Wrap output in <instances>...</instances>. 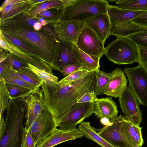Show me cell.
I'll return each mask as SVG.
<instances>
[{
	"label": "cell",
	"mask_w": 147,
	"mask_h": 147,
	"mask_svg": "<svg viewBox=\"0 0 147 147\" xmlns=\"http://www.w3.org/2000/svg\"><path fill=\"white\" fill-rule=\"evenodd\" d=\"M0 31L18 38L34 49L38 56L52 69L58 71L57 58L60 40L41 28L35 30L33 27L12 18L0 22Z\"/></svg>",
	"instance_id": "obj_1"
},
{
	"label": "cell",
	"mask_w": 147,
	"mask_h": 147,
	"mask_svg": "<svg viewBox=\"0 0 147 147\" xmlns=\"http://www.w3.org/2000/svg\"><path fill=\"white\" fill-rule=\"evenodd\" d=\"M95 71L90 72L68 83L49 84L43 82L41 87L45 105L57 121L77 103L84 94L94 91Z\"/></svg>",
	"instance_id": "obj_2"
},
{
	"label": "cell",
	"mask_w": 147,
	"mask_h": 147,
	"mask_svg": "<svg viewBox=\"0 0 147 147\" xmlns=\"http://www.w3.org/2000/svg\"><path fill=\"white\" fill-rule=\"evenodd\" d=\"M25 106L23 98L10 99L7 108L5 128L0 147H21Z\"/></svg>",
	"instance_id": "obj_3"
},
{
	"label": "cell",
	"mask_w": 147,
	"mask_h": 147,
	"mask_svg": "<svg viewBox=\"0 0 147 147\" xmlns=\"http://www.w3.org/2000/svg\"><path fill=\"white\" fill-rule=\"evenodd\" d=\"M109 5L105 0H76L65 7L59 21L85 22L99 14L107 13Z\"/></svg>",
	"instance_id": "obj_4"
},
{
	"label": "cell",
	"mask_w": 147,
	"mask_h": 147,
	"mask_svg": "<svg viewBox=\"0 0 147 147\" xmlns=\"http://www.w3.org/2000/svg\"><path fill=\"white\" fill-rule=\"evenodd\" d=\"M104 54L110 61L117 64L138 62L137 46L127 37H117L105 48Z\"/></svg>",
	"instance_id": "obj_5"
},
{
	"label": "cell",
	"mask_w": 147,
	"mask_h": 147,
	"mask_svg": "<svg viewBox=\"0 0 147 147\" xmlns=\"http://www.w3.org/2000/svg\"><path fill=\"white\" fill-rule=\"evenodd\" d=\"M125 118L120 115L103 128L98 134L115 147H138L129 136L124 125Z\"/></svg>",
	"instance_id": "obj_6"
},
{
	"label": "cell",
	"mask_w": 147,
	"mask_h": 147,
	"mask_svg": "<svg viewBox=\"0 0 147 147\" xmlns=\"http://www.w3.org/2000/svg\"><path fill=\"white\" fill-rule=\"evenodd\" d=\"M57 127L55 118L46 108L33 121L28 131L36 147L55 132L57 129Z\"/></svg>",
	"instance_id": "obj_7"
},
{
	"label": "cell",
	"mask_w": 147,
	"mask_h": 147,
	"mask_svg": "<svg viewBox=\"0 0 147 147\" xmlns=\"http://www.w3.org/2000/svg\"><path fill=\"white\" fill-rule=\"evenodd\" d=\"M123 72L129 80V87L140 104L147 107V70L139 64L133 67H125Z\"/></svg>",
	"instance_id": "obj_8"
},
{
	"label": "cell",
	"mask_w": 147,
	"mask_h": 147,
	"mask_svg": "<svg viewBox=\"0 0 147 147\" xmlns=\"http://www.w3.org/2000/svg\"><path fill=\"white\" fill-rule=\"evenodd\" d=\"M95 102L76 104L70 110L57 121L60 129H68L76 126L89 117L93 113Z\"/></svg>",
	"instance_id": "obj_9"
},
{
	"label": "cell",
	"mask_w": 147,
	"mask_h": 147,
	"mask_svg": "<svg viewBox=\"0 0 147 147\" xmlns=\"http://www.w3.org/2000/svg\"><path fill=\"white\" fill-rule=\"evenodd\" d=\"M121 109L125 118L136 126L139 127L142 121L140 103L129 87H127L119 98Z\"/></svg>",
	"instance_id": "obj_10"
},
{
	"label": "cell",
	"mask_w": 147,
	"mask_h": 147,
	"mask_svg": "<svg viewBox=\"0 0 147 147\" xmlns=\"http://www.w3.org/2000/svg\"><path fill=\"white\" fill-rule=\"evenodd\" d=\"M76 44L85 53L100 58L104 54V44L95 32L85 26L81 32Z\"/></svg>",
	"instance_id": "obj_11"
},
{
	"label": "cell",
	"mask_w": 147,
	"mask_h": 147,
	"mask_svg": "<svg viewBox=\"0 0 147 147\" xmlns=\"http://www.w3.org/2000/svg\"><path fill=\"white\" fill-rule=\"evenodd\" d=\"M23 98L26 112L24 129L28 130L33 121L41 111L46 108L43 91L41 89L34 91Z\"/></svg>",
	"instance_id": "obj_12"
},
{
	"label": "cell",
	"mask_w": 147,
	"mask_h": 147,
	"mask_svg": "<svg viewBox=\"0 0 147 147\" xmlns=\"http://www.w3.org/2000/svg\"><path fill=\"white\" fill-rule=\"evenodd\" d=\"M55 33L59 39L76 43L78 37L86 26L85 22L59 21L53 24Z\"/></svg>",
	"instance_id": "obj_13"
},
{
	"label": "cell",
	"mask_w": 147,
	"mask_h": 147,
	"mask_svg": "<svg viewBox=\"0 0 147 147\" xmlns=\"http://www.w3.org/2000/svg\"><path fill=\"white\" fill-rule=\"evenodd\" d=\"M60 40V49L57 58V67L59 69L66 65L78 64L79 49L76 43ZM80 65V64H79Z\"/></svg>",
	"instance_id": "obj_14"
},
{
	"label": "cell",
	"mask_w": 147,
	"mask_h": 147,
	"mask_svg": "<svg viewBox=\"0 0 147 147\" xmlns=\"http://www.w3.org/2000/svg\"><path fill=\"white\" fill-rule=\"evenodd\" d=\"M0 37V48L7 50L12 54L23 59L29 63L53 74L51 67L43 60L21 51L6 40L1 33Z\"/></svg>",
	"instance_id": "obj_15"
},
{
	"label": "cell",
	"mask_w": 147,
	"mask_h": 147,
	"mask_svg": "<svg viewBox=\"0 0 147 147\" xmlns=\"http://www.w3.org/2000/svg\"><path fill=\"white\" fill-rule=\"evenodd\" d=\"M83 136L82 133L76 127L68 129H57L36 147H53L61 143L82 138Z\"/></svg>",
	"instance_id": "obj_16"
},
{
	"label": "cell",
	"mask_w": 147,
	"mask_h": 147,
	"mask_svg": "<svg viewBox=\"0 0 147 147\" xmlns=\"http://www.w3.org/2000/svg\"><path fill=\"white\" fill-rule=\"evenodd\" d=\"M85 22L86 26L92 30L104 44L110 35L111 27L108 13L99 14Z\"/></svg>",
	"instance_id": "obj_17"
},
{
	"label": "cell",
	"mask_w": 147,
	"mask_h": 147,
	"mask_svg": "<svg viewBox=\"0 0 147 147\" xmlns=\"http://www.w3.org/2000/svg\"><path fill=\"white\" fill-rule=\"evenodd\" d=\"M111 73V78L102 94L119 98L127 87V80L121 68H117Z\"/></svg>",
	"instance_id": "obj_18"
},
{
	"label": "cell",
	"mask_w": 147,
	"mask_h": 147,
	"mask_svg": "<svg viewBox=\"0 0 147 147\" xmlns=\"http://www.w3.org/2000/svg\"><path fill=\"white\" fill-rule=\"evenodd\" d=\"M35 5L32 0H10L5 6L0 7V22L27 13Z\"/></svg>",
	"instance_id": "obj_19"
},
{
	"label": "cell",
	"mask_w": 147,
	"mask_h": 147,
	"mask_svg": "<svg viewBox=\"0 0 147 147\" xmlns=\"http://www.w3.org/2000/svg\"><path fill=\"white\" fill-rule=\"evenodd\" d=\"M118 111L115 101L109 97L98 98L95 102L93 113L100 119L111 120L117 117Z\"/></svg>",
	"instance_id": "obj_20"
},
{
	"label": "cell",
	"mask_w": 147,
	"mask_h": 147,
	"mask_svg": "<svg viewBox=\"0 0 147 147\" xmlns=\"http://www.w3.org/2000/svg\"><path fill=\"white\" fill-rule=\"evenodd\" d=\"M0 78L5 83H8L24 87L34 91L39 90L34 86L27 82L21 78L13 69L4 61L0 62Z\"/></svg>",
	"instance_id": "obj_21"
},
{
	"label": "cell",
	"mask_w": 147,
	"mask_h": 147,
	"mask_svg": "<svg viewBox=\"0 0 147 147\" xmlns=\"http://www.w3.org/2000/svg\"><path fill=\"white\" fill-rule=\"evenodd\" d=\"M146 11L130 10L121 9L117 6L109 5L107 13L111 24H113L131 21Z\"/></svg>",
	"instance_id": "obj_22"
},
{
	"label": "cell",
	"mask_w": 147,
	"mask_h": 147,
	"mask_svg": "<svg viewBox=\"0 0 147 147\" xmlns=\"http://www.w3.org/2000/svg\"><path fill=\"white\" fill-rule=\"evenodd\" d=\"M145 30L129 21L120 24H111L110 35L117 37L128 36Z\"/></svg>",
	"instance_id": "obj_23"
},
{
	"label": "cell",
	"mask_w": 147,
	"mask_h": 147,
	"mask_svg": "<svg viewBox=\"0 0 147 147\" xmlns=\"http://www.w3.org/2000/svg\"><path fill=\"white\" fill-rule=\"evenodd\" d=\"M79 129L84 136L95 142L101 147H115L99 135L89 122H82L79 125Z\"/></svg>",
	"instance_id": "obj_24"
},
{
	"label": "cell",
	"mask_w": 147,
	"mask_h": 147,
	"mask_svg": "<svg viewBox=\"0 0 147 147\" xmlns=\"http://www.w3.org/2000/svg\"><path fill=\"white\" fill-rule=\"evenodd\" d=\"M80 56L78 63L83 69L91 71H95L100 67L99 61L100 58L87 54L79 49Z\"/></svg>",
	"instance_id": "obj_25"
},
{
	"label": "cell",
	"mask_w": 147,
	"mask_h": 147,
	"mask_svg": "<svg viewBox=\"0 0 147 147\" xmlns=\"http://www.w3.org/2000/svg\"><path fill=\"white\" fill-rule=\"evenodd\" d=\"M114 2L121 8L134 11H147V0H118Z\"/></svg>",
	"instance_id": "obj_26"
},
{
	"label": "cell",
	"mask_w": 147,
	"mask_h": 147,
	"mask_svg": "<svg viewBox=\"0 0 147 147\" xmlns=\"http://www.w3.org/2000/svg\"><path fill=\"white\" fill-rule=\"evenodd\" d=\"M65 7V6H63L50 9L40 13L36 17L42 18L47 24H53L59 21Z\"/></svg>",
	"instance_id": "obj_27"
},
{
	"label": "cell",
	"mask_w": 147,
	"mask_h": 147,
	"mask_svg": "<svg viewBox=\"0 0 147 147\" xmlns=\"http://www.w3.org/2000/svg\"><path fill=\"white\" fill-rule=\"evenodd\" d=\"M28 67L16 71L18 75L27 82L40 89L44 82Z\"/></svg>",
	"instance_id": "obj_28"
},
{
	"label": "cell",
	"mask_w": 147,
	"mask_h": 147,
	"mask_svg": "<svg viewBox=\"0 0 147 147\" xmlns=\"http://www.w3.org/2000/svg\"><path fill=\"white\" fill-rule=\"evenodd\" d=\"M96 83L94 92L96 95L102 94L111 78V73H107L99 69L95 71Z\"/></svg>",
	"instance_id": "obj_29"
},
{
	"label": "cell",
	"mask_w": 147,
	"mask_h": 147,
	"mask_svg": "<svg viewBox=\"0 0 147 147\" xmlns=\"http://www.w3.org/2000/svg\"><path fill=\"white\" fill-rule=\"evenodd\" d=\"M64 6L62 0H47L46 1L34 5L26 13L36 17L40 13L45 10Z\"/></svg>",
	"instance_id": "obj_30"
},
{
	"label": "cell",
	"mask_w": 147,
	"mask_h": 147,
	"mask_svg": "<svg viewBox=\"0 0 147 147\" xmlns=\"http://www.w3.org/2000/svg\"><path fill=\"white\" fill-rule=\"evenodd\" d=\"M124 125L129 136L138 147L142 146L144 141L142 134V127H138L128 121L126 119Z\"/></svg>",
	"instance_id": "obj_31"
},
{
	"label": "cell",
	"mask_w": 147,
	"mask_h": 147,
	"mask_svg": "<svg viewBox=\"0 0 147 147\" xmlns=\"http://www.w3.org/2000/svg\"><path fill=\"white\" fill-rule=\"evenodd\" d=\"M5 84L11 99L24 98L35 91L26 87L16 84L8 83H5Z\"/></svg>",
	"instance_id": "obj_32"
},
{
	"label": "cell",
	"mask_w": 147,
	"mask_h": 147,
	"mask_svg": "<svg viewBox=\"0 0 147 147\" xmlns=\"http://www.w3.org/2000/svg\"><path fill=\"white\" fill-rule=\"evenodd\" d=\"M0 33L6 40L21 51L34 57L40 59L34 49L26 45L21 40L1 31H0Z\"/></svg>",
	"instance_id": "obj_33"
},
{
	"label": "cell",
	"mask_w": 147,
	"mask_h": 147,
	"mask_svg": "<svg viewBox=\"0 0 147 147\" xmlns=\"http://www.w3.org/2000/svg\"><path fill=\"white\" fill-rule=\"evenodd\" d=\"M28 67L38 76L44 82L51 84L57 83L59 82L58 77L53 74L30 63L28 64Z\"/></svg>",
	"instance_id": "obj_34"
},
{
	"label": "cell",
	"mask_w": 147,
	"mask_h": 147,
	"mask_svg": "<svg viewBox=\"0 0 147 147\" xmlns=\"http://www.w3.org/2000/svg\"><path fill=\"white\" fill-rule=\"evenodd\" d=\"M3 61L16 71L28 66V63L12 54L10 52L4 58Z\"/></svg>",
	"instance_id": "obj_35"
},
{
	"label": "cell",
	"mask_w": 147,
	"mask_h": 147,
	"mask_svg": "<svg viewBox=\"0 0 147 147\" xmlns=\"http://www.w3.org/2000/svg\"><path fill=\"white\" fill-rule=\"evenodd\" d=\"M11 99L10 96L4 80L0 78V117H3V112L7 108Z\"/></svg>",
	"instance_id": "obj_36"
},
{
	"label": "cell",
	"mask_w": 147,
	"mask_h": 147,
	"mask_svg": "<svg viewBox=\"0 0 147 147\" xmlns=\"http://www.w3.org/2000/svg\"><path fill=\"white\" fill-rule=\"evenodd\" d=\"M127 37L137 46L147 48V30H142Z\"/></svg>",
	"instance_id": "obj_37"
},
{
	"label": "cell",
	"mask_w": 147,
	"mask_h": 147,
	"mask_svg": "<svg viewBox=\"0 0 147 147\" xmlns=\"http://www.w3.org/2000/svg\"><path fill=\"white\" fill-rule=\"evenodd\" d=\"M91 71H92L83 69H78L62 79L58 82V83L59 84H65L68 83L80 78Z\"/></svg>",
	"instance_id": "obj_38"
},
{
	"label": "cell",
	"mask_w": 147,
	"mask_h": 147,
	"mask_svg": "<svg viewBox=\"0 0 147 147\" xmlns=\"http://www.w3.org/2000/svg\"><path fill=\"white\" fill-rule=\"evenodd\" d=\"M11 18L21 21L33 27L35 23L38 22V18L32 17L26 13L17 15Z\"/></svg>",
	"instance_id": "obj_39"
},
{
	"label": "cell",
	"mask_w": 147,
	"mask_h": 147,
	"mask_svg": "<svg viewBox=\"0 0 147 147\" xmlns=\"http://www.w3.org/2000/svg\"><path fill=\"white\" fill-rule=\"evenodd\" d=\"M21 147H36L33 138L28 130L24 128L22 135Z\"/></svg>",
	"instance_id": "obj_40"
},
{
	"label": "cell",
	"mask_w": 147,
	"mask_h": 147,
	"mask_svg": "<svg viewBox=\"0 0 147 147\" xmlns=\"http://www.w3.org/2000/svg\"><path fill=\"white\" fill-rule=\"evenodd\" d=\"M131 21L139 27L147 30V11Z\"/></svg>",
	"instance_id": "obj_41"
},
{
	"label": "cell",
	"mask_w": 147,
	"mask_h": 147,
	"mask_svg": "<svg viewBox=\"0 0 147 147\" xmlns=\"http://www.w3.org/2000/svg\"><path fill=\"white\" fill-rule=\"evenodd\" d=\"M137 46L139 64L147 70V48Z\"/></svg>",
	"instance_id": "obj_42"
},
{
	"label": "cell",
	"mask_w": 147,
	"mask_h": 147,
	"mask_svg": "<svg viewBox=\"0 0 147 147\" xmlns=\"http://www.w3.org/2000/svg\"><path fill=\"white\" fill-rule=\"evenodd\" d=\"M82 69H83L82 67L79 64H72L62 67L59 69V71L62 75L66 77L76 70Z\"/></svg>",
	"instance_id": "obj_43"
},
{
	"label": "cell",
	"mask_w": 147,
	"mask_h": 147,
	"mask_svg": "<svg viewBox=\"0 0 147 147\" xmlns=\"http://www.w3.org/2000/svg\"><path fill=\"white\" fill-rule=\"evenodd\" d=\"M98 98L94 91L87 92L82 95L78 100L77 103L83 102H94Z\"/></svg>",
	"instance_id": "obj_44"
},
{
	"label": "cell",
	"mask_w": 147,
	"mask_h": 147,
	"mask_svg": "<svg viewBox=\"0 0 147 147\" xmlns=\"http://www.w3.org/2000/svg\"><path fill=\"white\" fill-rule=\"evenodd\" d=\"M5 121L4 117L0 118V138L3 136L5 128Z\"/></svg>",
	"instance_id": "obj_45"
},
{
	"label": "cell",
	"mask_w": 147,
	"mask_h": 147,
	"mask_svg": "<svg viewBox=\"0 0 147 147\" xmlns=\"http://www.w3.org/2000/svg\"><path fill=\"white\" fill-rule=\"evenodd\" d=\"M63 5L65 7L69 6L74 4L76 0H62Z\"/></svg>",
	"instance_id": "obj_46"
},
{
	"label": "cell",
	"mask_w": 147,
	"mask_h": 147,
	"mask_svg": "<svg viewBox=\"0 0 147 147\" xmlns=\"http://www.w3.org/2000/svg\"><path fill=\"white\" fill-rule=\"evenodd\" d=\"M42 26L41 24L38 22H36L33 26L34 29L36 31H38L40 30Z\"/></svg>",
	"instance_id": "obj_47"
},
{
	"label": "cell",
	"mask_w": 147,
	"mask_h": 147,
	"mask_svg": "<svg viewBox=\"0 0 147 147\" xmlns=\"http://www.w3.org/2000/svg\"><path fill=\"white\" fill-rule=\"evenodd\" d=\"M100 121L102 124L105 125L109 123L110 122V120L106 118L101 119Z\"/></svg>",
	"instance_id": "obj_48"
},
{
	"label": "cell",
	"mask_w": 147,
	"mask_h": 147,
	"mask_svg": "<svg viewBox=\"0 0 147 147\" xmlns=\"http://www.w3.org/2000/svg\"><path fill=\"white\" fill-rule=\"evenodd\" d=\"M38 21L41 24L42 26H44L48 24L47 22L43 18H38Z\"/></svg>",
	"instance_id": "obj_49"
},
{
	"label": "cell",
	"mask_w": 147,
	"mask_h": 147,
	"mask_svg": "<svg viewBox=\"0 0 147 147\" xmlns=\"http://www.w3.org/2000/svg\"><path fill=\"white\" fill-rule=\"evenodd\" d=\"M47 0H32V2L35 5L42 3Z\"/></svg>",
	"instance_id": "obj_50"
},
{
	"label": "cell",
	"mask_w": 147,
	"mask_h": 147,
	"mask_svg": "<svg viewBox=\"0 0 147 147\" xmlns=\"http://www.w3.org/2000/svg\"><path fill=\"white\" fill-rule=\"evenodd\" d=\"M146 147H147V146H146Z\"/></svg>",
	"instance_id": "obj_51"
}]
</instances>
